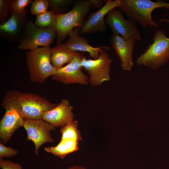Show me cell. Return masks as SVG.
<instances>
[{"mask_svg": "<svg viewBox=\"0 0 169 169\" xmlns=\"http://www.w3.org/2000/svg\"><path fill=\"white\" fill-rule=\"evenodd\" d=\"M79 141L72 139H61L56 146L46 147L45 150L60 158L64 159L67 155L79 150Z\"/></svg>", "mask_w": 169, "mask_h": 169, "instance_id": "ac0fdd59", "label": "cell"}, {"mask_svg": "<svg viewBox=\"0 0 169 169\" xmlns=\"http://www.w3.org/2000/svg\"><path fill=\"white\" fill-rule=\"evenodd\" d=\"M34 23L40 28L56 29V19L55 14L51 10L47 11L37 16Z\"/></svg>", "mask_w": 169, "mask_h": 169, "instance_id": "d6986e66", "label": "cell"}, {"mask_svg": "<svg viewBox=\"0 0 169 169\" xmlns=\"http://www.w3.org/2000/svg\"><path fill=\"white\" fill-rule=\"evenodd\" d=\"M49 6L55 14H63V11L72 2L68 0H49Z\"/></svg>", "mask_w": 169, "mask_h": 169, "instance_id": "7402d4cb", "label": "cell"}, {"mask_svg": "<svg viewBox=\"0 0 169 169\" xmlns=\"http://www.w3.org/2000/svg\"><path fill=\"white\" fill-rule=\"evenodd\" d=\"M120 9L129 20L137 23L142 27H157L158 25L151 17L153 11L156 8L169 9V3L161 0H119Z\"/></svg>", "mask_w": 169, "mask_h": 169, "instance_id": "7a4b0ae2", "label": "cell"}, {"mask_svg": "<svg viewBox=\"0 0 169 169\" xmlns=\"http://www.w3.org/2000/svg\"><path fill=\"white\" fill-rule=\"evenodd\" d=\"M100 56L96 59H87L84 57L81 64L89 75V84L95 87L110 79L111 65L112 61L105 51L100 53Z\"/></svg>", "mask_w": 169, "mask_h": 169, "instance_id": "52a82bcc", "label": "cell"}, {"mask_svg": "<svg viewBox=\"0 0 169 169\" xmlns=\"http://www.w3.org/2000/svg\"><path fill=\"white\" fill-rule=\"evenodd\" d=\"M27 12V11L22 13H18L10 10V18L0 24L1 36L11 43L19 42L28 21Z\"/></svg>", "mask_w": 169, "mask_h": 169, "instance_id": "8fae6325", "label": "cell"}, {"mask_svg": "<svg viewBox=\"0 0 169 169\" xmlns=\"http://www.w3.org/2000/svg\"><path fill=\"white\" fill-rule=\"evenodd\" d=\"M153 41L138 58L136 61L138 66L144 65L156 69L169 61V38L163 29H159L155 31Z\"/></svg>", "mask_w": 169, "mask_h": 169, "instance_id": "277c9868", "label": "cell"}, {"mask_svg": "<svg viewBox=\"0 0 169 169\" xmlns=\"http://www.w3.org/2000/svg\"><path fill=\"white\" fill-rule=\"evenodd\" d=\"M23 127L27 133V139L35 145L34 152L37 155L40 147L47 142L53 143L51 131L55 129L51 124L42 119H24Z\"/></svg>", "mask_w": 169, "mask_h": 169, "instance_id": "ba28073f", "label": "cell"}, {"mask_svg": "<svg viewBox=\"0 0 169 169\" xmlns=\"http://www.w3.org/2000/svg\"><path fill=\"white\" fill-rule=\"evenodd\" d=\"M0 167L2 169H23L20 164L3 158H0Z\"/></svg>", "mask_w": 169, "mask_h": 169, "instance_id": "484cf974", "label": "cell"}, {"mask_svg": "<svg viewBox=\"0 0 169 169\" xmlns=\"http://www.w3.org/2000/svg\"><path fill=\"white\" fill-rule=\"evenodd\" d=\"M56 36V28H40L32 20H28L18 47L19 49L33 50L40 46H49Z\"/></svg>", "mask_w": 169, "mask_h": 169, "instance_id": "8992f818", "label": "cell"}, {"mask_svg": "<svg viewBox=\"0 0 169 169\" xmlns=\"http://www.w3.org/2000/svg\"><path fill=\"white\" fill-rule=\"evenodd\" d=\"M78 125V121L76 120L62 127L60 130L62 134L61 139H71L79 141L81 140L82 139Z\"/></svg>", "mask_w": 169, "mask_h": 169, "instance_id": "ffe728a7", "label": "cell"}, {"mask_svg": "<svg viewBox=\"0 0 169 169\" xmlns=\"http://www.w3.org/2000/svg\"><path fill=\"white\" fill-rule=\"evenodd\" d=\"M67 169H87L84 167L82 166L76 165L70 167L68 168Z\"/></svg>", "mask_w": 169, "mask_h": 169, "instance_id": "83f0119b", "label": "cell"}, {"mask_svg": "<svg viewBox=\"0 0 169 169\" xmlns=\"http://www.w3.org/2000/svg\"><path fill=\"white\" fill-rule=\"evenodd\" d=\"M32 3L31 0H12L10 10L18 13H22L27 11L25 7Z\"/></svg>", "mask_w": 169, "mask_h": 169, "instance_id": "603a6c76", "label": "cell"}, {"mask_svg": "<svg viewBox=\"0 0 169 169\" xmlns=\"http://www.w3.org/2000/svg\"><path fill=\"white\" fill-rule=\"evenodd\" d=\"M24 119L16 110L6 111L0 121V142L7 143L15 131L23 126Z\"/></svg>", "mask_w": 169, "mask_h": 169, "instance_id": "2e32d148", "label": "cell"}, {"mask_svg": "<svg viewBox=\"0 0 169 169\" xmlns=\"http://www.w3.org/2000/svg\"><path fill=\"white\" fill-rule=\"evenodd\" d=\"M119 0H108L97 12L90 14L81 28L79 34H89L105 31L107 28L105 17L112 9L119 7Z\"/></svg>", "mask_w": 169, "mask_h": 169, "instance_id": "7c38bea8", "label": "cell"}, {"mask_svg": "<svg viewBox=\"0 0 169 169\" xmlns=\"http://www.w3.org/2000/svg\"><path fill=\"white\" fill-rule=\"evenodd\" d=\"M49 7V3L47 0H35L31 3V12L36 16L47 11Z\"/></svg>", "mask_w": 169, "mask_h": 169, "instance_id": "44dd1931", "label": "cell"}, {"mask_svg": "<svg viewBox=\"0 0 169 169\" xmlns=\"http://www.w3.org/2000/svg\"><path fill=\"white\" fill-rule=\"evenodd\" d=\"M73 109L69 101L63 99L56 107L45 112L41 119L55 128L62 127L74 120Z\"/></svg>", "mask_w": 169, "mask_h": 169, "instance_id": "5bb4252c", "label": "cell"}, {"mask_svg": "<svg viewBox=\"0 0 169 169\" xmlns=\"http://www.w3.org/2000/svg\"><path fill=\"white\" fill-rule=\"evenodd\" d=\"M58 104L36 94L9 90L6 91L1 105L6 111L16 110L24 119H38Z\"/></svg>", "mask_w": 169, "mask_h": 169, "instance_id": "6da1fadb", "label": "cell"}, {"mask_svg": "<svg viewBox=\"0 0 169 169\" xmlns=\"http://www.w3.org/2000/svg\"><path fill=\"white\" fill-rule=\"evenodd\" d=\"M92 7L95 8H101L102 7L103 0H90Z\"/></svg>", "mask_w": 169, "mask_h": 169, "instance_id": "4316f807", "label": "cell"}, {"mask_svg": "<svg viewBox=\"0 0 169 169\" xmlns=\"http://www.w3.org/2000/svg\"><path fill=\"white\" fill-rule=\"evenodd\" d=\"M79 53L64 48L61 43L57 44L51 48L50 62L52 65L58 69L63 67L65 64L70 63Z\"/></svg>", "mask_w": 169, "mask_h": 169, "instance_id": "e0dca14e", "label": "cell"}, {"mask_svg": "<svg viewBox=\"0 0 169 169\" xmlns=\"http://www.w3.org/2000/svg\"><path fill=\"white\" fill-rule=\"evenodd\" d=\"M111 44L121 60V66L125 70L130 71L133 65V50L136 40L125 38L113 33L110 38Z\"/></svg>", "mask_w": 169, "mask_h": 169, "instance_id": "4fadbf2b", "label": "cell"}, {"mask_svg": "<svg viewBox=\"0 0 169 169\" xmlns=\"http://www.w3.org/2000/svg\"><path fill=\"white\" fill-rule=\"evenodd\" d=\"M79 28H75L69 33V39L64 44L61 43L64 48L73 51L87 52L94 59H98L100 56V53L110 49L108 46H101L94 47L88 43V40L79 36Z\"/></svg>", "mask_w": 169, "mask_h": 169, "instance_id": "9a60e30c", "label": "cell"}, {"mask_svg": "<svg viewBox=\"0 0 169 169\" xmlns=\"http://www.w3.org/2000/svg\"><path fill=\"white\" fill-rule=\"evenodd\" d=\"M12 0H0V20L4 21L8 17L9 10L10 9Z\"/></svg>", "mask_w": 169, "mask_h": 169, "instance_id": "cb8c5ba5", "label": "cell"}, {"mask_svg": "<svg viewBox=\"0 0 169 169\" xmlns=\"http://www.w3.org/2000/svg\"><path fill=\"white\" fill-rule=\"evenodd\" d=\"M105 19L113 33L136 41L141 40V35L135 22L125 19L119 10L115 8L112 9L106 16Z\"/></svg>", "mask_w": 169, "mask_h": 169, "instance_id": "9c48e42d", "label": "cell"}, {"mask_svg": "<svg viewBox=\"0 0 169 169\" xmlns=\"http://www.w3.org/2000/svg\"><path fill=\"white\" fill-rule=\"evenodd\" d=\"M84 57L80 53L66 65L58 69L57 73L51 76L52 79L65 84H89V77L82 71L81 62Z\"/></svg>", "mask_w": 169, "mask_h": 169, "instance_id": "30bf717a", "label": "cell"}, {"mask_svg": "<svg viewBox=\"0 0 169 169\" xmlns=\"http://www.w3.org/2000/svg\"><path fill=\"white\" fill-rule=\"evenodd\" d=\"M91 7L90 0H79L76 2L69 12L55 14L57 44L62 43L74 28L82 27L85 17Z\"/></svg>", "mask_w": 169, "mask_h": 169, "instance_id": "5b68a950", "label": "cell"}, {"mask_svg": "<svg viewBox=\"0 0 169 169\" xmlns=\"http://www.w3.org/2000/svg\"><path fill=\"white\" fill-rule=\"evenodd\" d=\"M18 153L17 150L6 146L3 143H0V158L13 156L17 155Z\"/></svg>", "mask_w": 169, "mask_h": 169, "instance_id": "d4e9b609", "label": "cell"}, {"mask_svg": "<svg viewBox=\"0 0 169 169\" xmlns=\"http://www.w3.org/2000/svg\"><path fill=\"white\" fill-rule=\"evenodd\" d=\"M158 22L160 23H162L163 22H167L169 23V19H167L166 18H163L161 19H159L158 20Z\"/></svg>", "mask_w": 169, "mask_h": 169, "instance_id": "f1b7e54d", "label": "cell"}, {"mask_svg": "<svg viewBox=\"0 0 169 169\" xmlns=\"http://www.w3.org/2000/svg\"><path fill=\"white\" fill-rule=\"evenodd\" d=\"M51 54L50 46L38 47L26 52V62L31 81L43 83L48 77L57 73V69L50 62Z\"/></svg>", "mask_w": 169, "mask_h": 169, "instance_id": "3957f363", "label": "cell"}]
</instances>
